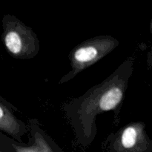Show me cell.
<instances>
[{
  "label": "cell",
  "mask_w": 152,
  "mask_h": 152,
  "mask_svg": "<svg viewBox=\"0 0 152 152\" xmlns=\"http://www.w3.org/2000/svg\"><path fill=\"white\" fill-rule=\"evenodd\" d=\"M134 59H128L103 82L64 107L79 143L90 145L96 135L95 119L102 113L116 111L121 105L133 73Z\"/></svg>",
  "instance_id": "obj_1"
},
{
  "label": "cell",
  "mask_w": 152,
  "mask_h": 152,
  "mask_svg": "<svg viewBox=\"0 0 152 152\" xmlns=\"http://www.w3.org/2000/svg\"><path fill=\"white\" fill-rule=\"evenodd\" d=\"M119 45L118 40L111 36H99L76 46L70 53L71 70L65 74L59 84L72 80L79 73L97 62Z\"/></svg>",
  "instance_id": "obj_2"
},
{
  "label": "cell",
  "mask_w": 152,
  "mask_h": 152,
  "mask_svg": "<svg viewBox=\"0 0 152 152\" xmlns=\"http://www.w3.org/2000/svg\"><path fill=\"white\" fill-rule=\"evenodd\" d=\"M2 41L7 52L16 59H31L39 50V41L35 33L10 15L3 18Z\"/></svg>",
  "instance_id": "obj_3"
},
{
  "label": "cell",
  "mask_w": 152,
  "mask_h": 152,
  "mask_svg": "<svg viewBox=\"0 0 152 152\" xmlns=\"http://www.w3.org/2000/svg\"><path fill=\"white\" fill-rule=\"evenodd\" d=\"M143 123H133L120 129L108 145V152H151L152 142Z\"/></svg>",
  "instance_id": "obj_4"
},
{
  "label": "cell",
  "mask_w": 152,
  "mask_h": 152,
  "mask_svg": "<svg viewBox=\"0 0 152 152\" xmlns=\"http://www.w3.org/2000/svg\"><path fill=\"white\" fill-rule=\"evenodd\" d=\"M31 142L30 145H24L21 144L10 142L14 152H63L59 147L52 142L41 129H39L34 123L31 125Z\"/></svg>",
  "instance_id": "obj_5"
},
{
  "label": "cell",
  "mask_w": 152,
  "mask_h": 152,
  "mask_svg": "<svg viewBox=\"0 0 152 152\" xmlns=\"http://www.w3.org/2000/svg\"><path fill=\"white\" fill-rule=\"evenodd\" d=\"M0 131L12 137L13 139L21 143L22 137L28 132L25 123L18 120L9 108L0 102Z\"/></svg>",
  "instance_id": "obj_6"
},
{
  "label": "cell",
  "mask_w": 152,
  "mask_h": 152,
  "mask_svg": "<svg viewBox=\"0 0 152 152\" xmlns=\"http://www.w3.org/2000/svg\"><path fill=\"white\" fill-rule=\"evenodd\" d=\"M0 152H7L5 149L4 148V147L0 145Z\"/></svg>",
  "instance_id": "obj_7"
}]
</instances>
